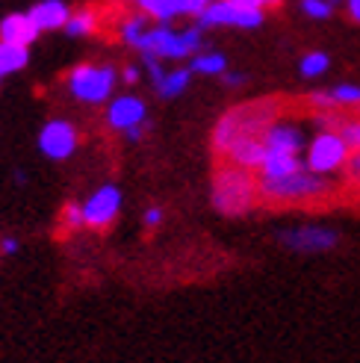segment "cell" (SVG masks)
Masks as SVG:
<instances>
[{
    "label": "cell",
    "instance_id": "obj_20",
    "mask_svg": "<svg viewBox=\"0 0 360 363\" xmlns=\"http://www.w3.org/2000/svg\"><path fill=\"white\" fill-rule=\"evenodd\" d=\"M225 68L227 60L222 53H198L192 60V71H198V74H225Z\"/></svg>",
    "mask_w": 360,
    "mask_h": 363
},
{
    "label": "cell",
    "instance_id": "obj_2",
    "mask_svg": "<svg viewBox=\"0 0 360 363\" xmlns=\"http://www.w3.org/2000/svg\"><path fill=\"white\" fill-rule=\"evenodd\" d=\"M260 201V177L240 166H225L213 177V207L222 216H242Z\"/></svg>",
    "mask_w": 360,
    "mask_h": 363
},
{
    "label": "cell",
    "instance_id": "obj_18",
    "mask_svg": "<svg viewBox=\"0 0 360 363\" xmlns=\"http://www.w3.org/2000/svg\"><path fill=\"white\" fill-rule=\"evenodd\" d=\"M331 60H328V53H322V50H310V53H304L298 68H301V74L304 77H322L328 71Z\"/></svg>",
    "mask_w": 360,
    "mask_h": 363
},
{
    "label": "cell",
    "instance_id": "obj_27",
    "mask_svg": "<svg viewBox=\"0 0 360 363\" xmlns=\"http://www.w3.org/2000/svg\"><path fill=\"white\" fill-rule=\"evenodd\" d=\"M62 222H65L68 228H80V225H86L83 207H77V204H68V207L62 210Z\"/></svg>",
    "mask_w": 360,
    "mask_h": 363
},
{
    "label": "cell",
    "instance_id": "obj_7",
    "mask_svg": "<svg viewBox=\"0 0 360 363\" xmlns=\"http://www.w3.org/2000/svg\"><path fill=\"white\" fill-rule=\"evenodd\" d=\"M71 95L86 104H101L116 86V71L106 65H80L71 71Z\"/></svg>",
    "mask_w": 360,
    "mask_h": 363
},
{
    "label": "cell",
    "instance_id": "obj_25",
    "mask_svg": "<svg viewBox=\"0 0 360 363\" xmlns=\"http://www.w3.org/2000/svg\"><path fill=\"white\" fill-rule=\"evenodd\" d=\"M145 21H142V18H130L128 24H124V30H121V35H124V42L128 45H133V48H139V42H142V35H145L148 30L142 27Z\"/></svg>",
    "mask_w": 360,
    "mask_h": 363
},
{
    "label": "cell",
    "instance_id": "obj_4",
    "mask_svg": "<svg viewBox=\"0 0 360 363\" xmlns=\"http://www.w3.org/2000/svg\"><path fill=\"white\" fill-rule=\"evenodd\" d=\"M349 157H351V148L343 139V133H339L337 127H319L316 136L308 142V157H304V162H308L310 172L334 177L339 172H346Z\"/></svg>",
    "mask_w": 360,
    "mask_h": 363
},
{
    "label": "cell",
    "instance_id": "obj_28",
    "mask_svg": "<svg viewBox=\"0 0 360 363\" xmlns=\"http://www.w3.org/2000/svg\"><path fill=\"white\" fill-rule=\"evenodd\" d=\"M343 174H346V180H351V184H360V151H351L349 166Z\"/></svg>",
    "mask_w": 360,
    "mask_h": 363
},
{
    "label": "cell",
    "instance_id": "obj_16",
    "mask_svg": "<svg viewBox=\"0 0 360 363\" xmlns=\"http://www.w3.org/2000/svg\"><path fill=\"white\" fill-rule=\"evenodd\" d=\"M304 166H308V162L301 157H293V154H266V162L257 174L260 177H283V174H293Z\"/></svg>",
    "mask_w": 360,
    "mask_h": 363
},
{
    "label": "cell",
    "instance_id": "obj_5",
    "mask_svg": "<svg viewBox=\"0 0 360 363\" xmlns=\"http://www.w3.org/2000/svg\"><path fill=\"white\" fill-rule=\"evenodd\" d=\"M201 48V27H192L184 33H174L169 27H157L142 35L139 50L142 57H163V60H184Z\"/></svg>",
    "mask_w": 360,
    "mask_h": 363
},
{
    "label": "cell",
    "instance_id": "obj_23",
    "mask_svg": "<svg viewBox=\"0 0 360 363\" xmlns=\"http://www.w3.org/2000/svg\"><path fill=\"white\" fill-rule=\"evenodd\" d=\"M337 130L343 133V139L349 142L351 151H360V116H343Z\"/></svg>",
    "mask_w": 360,
    "mask_h": 363
},
{
    "label": "cell",
    "instance_id": "obj_15",
    "mask_svg": "<svg viewBox=\"0 0 360 363\" xmlns=\"http://www.w3.org/2000/svg\"><path fill=\"white\" fill-rule=\"evenodd\" d=\"M110 124L118 127V130H130V127L142 124L145 118V104L136 101V98H118L110 104Z\"/></svg>",
    "mask_w": 360,
    "mask_h": 363
},
{
    "label": "cell",
    "instance_id": "obj_29",
    "mask_svg": "<svg viewBox=\"0 0 360 363\" xmlns=\"http://www.w3.org/2000/svg\"><path fill=\"white\" fill-rule=\"evenodd\" d=\"M159 222H163V210H159V207H151V210L145 213V225H148V228H157Z\"/></svg>",
    "mask_w": 360,
    "mask_h": 363
},
{
    "label": "cell",
    "instance_id": "obj_21",
    "mask_svg": "<svg viewBox=\"0 0 360 363\" xmlns=\"http://www.w3.org/2000/svg\"><path fill=\"white\" fill-rule=\"evenodd\" d=\"M186 86H189V71H186V68H180V71H171V74L163 77V83L157 86V92L163 95V98H174V95L184 92Z\"/></svg>",
    "mask_w": 360,
    "mask_h": 363
},
{
    "label": "cell",
    "instance_id": "obj_32",
    "mask_svg": "<svg viewBox=\"0 0 360 363\" xmlns=\"http://www.w3.org/2000/svg\"><path fill=\"white\" fill-rule=\"evenodd\" d=\"M139 80V71L136 68H124V83H136Z\"/></svg>",
    "mask_w": 360,
    "mask_h": 363
},
{
    "label": "cell",
    "instance_id": "obj_3",
    "mask_svg": "<svg viewBox=\"0 0 360 363\" xmlns=\"http://www.w3.org/2000/svg\"><path fill=\"white\" fill-rule=\"evenodd\" d=\"M278 118V104L260 101V104H245L222 116V121L213 130V148L222 157L240 136H263Z\"/></svg>",
    "mask_w": 360,
    "mask_h": 363
},
{
    "label": "cell",
    "instance_id": "obj_13",
    "mask_svg": "<svg viewBox=\"0 0 360 363\" xmlns=\"http://www.w3.org/2000/svg\"><path fill=\"white\" fill-rule=\"evenodd\" d=\"M35 35H39V27L33 24L30 15H6L0 21V42H9V45H33Z\"/></svg>",
    "mask_w": 360,
    "mask_h": 363
},
{
    "label": "cell",
    "instance_id": "obj_19",
    "mask_svg": "<svg viewBox=\"0 0 360 363\" xmlns=\"http://www.w3.org/2000/svg\"><path fill=\"white\" fill-rule=\"evenodd\" d=\"M339 110H360V86L357 83H339L331 89Z\"/></svg>",
    "mask_w": 360,
    "mask_h": 363
},
{
    "label": "cell",
    "instance_id": "obj_33",
    "mask_svg": "<svg viewBox=\"0 0 360 363\" xmlns=\"http://www.w3.org/2000/svg\"><path fill=\"white\" fill-rule=\"evenodd\" d=\"M142 133H145V124H136V127H130V130H128L130 139H142Z\"/></svg>",
    "mask_w": 360,
    "mask_h": 363
},
{
    "label": "cell",
    "instance_id": "obj_14",
    "mask_svg": "<svg viewBox=\"0 0 360 363\" xmlns=\"http://www.w3.org/2000/svg\"><path fill=\"white\" fill-rule=\"evenodd\" d=\"M27 15L33 18V24L39 27V33H42V30L65 27L68 18H71V12H68V6L62 4V0H42V4H35Z\"/></svg>",
    "mask_w": 360,
    "mask_h": 363
},
{
    "label": "cell",
    "instance_id": "obj_36",
    "mask_svg": "<svg viewBox=\"0 0 360 363\" xmlns=\"http://www.w3.org/2000/svg\"><path fill=\"white\" fill-rule=\"evenodd\" d=\"M0 77H4V74H0Z\"/></svg>",
    "mask_w": 360,
    "mask_h": 363
},
{
    "label": "cell",
    "instance_id": "obj_9",
    "mask_svg": "<svg viewBox=\"0 0 360 363\" xmlns=\"http://www.w3.org/2000/svg\"><path fill=\"white\" fill-rule=\"evenodd\" d=\"M263 142H266V154H293V157H301V151L308 148V142H304V130L298 124H293V121H275L263 133Z\"/></svg>",
    "mask_w": 360,
    "mask_h": 363
},
{
    "label": "cell",
    "instance_id": "obj_1",
    "mask_svg": "<svg viewBox=\"0 0 360 363\" xmlns=\"http://www.w3.org/2000/svg\"><path fill=\"white\" fill-rule=\"evenodd\" d=\"M334 189H337L334 177L316 174L308 166L283 177H260V201L266 204H316L331 198Z\"/></svg>",
    "mask_w": 360,
    "mask_h": 363
},
{
    "label": "cell",
    "instance_id": "obj_8",
    "mask_svg": "<svg viewBox=\"0 0 360 363\" xmlns=\"http://www.w3.org/2000/svg\"><path fill=\"white\" fill-rule=\"evenodd\" d=\"M281 242L298 254H325L339 245V233L325 225H298L281 230Z\"/></svg>",
    "mask_w": 360,
    "mask_h": 363
},
{
    "label": "cell",
    "instance_id": "obj_10",
    "mask_svg": "<svg viewBox=\"0 0 360 363\" xmlns=\"http://www.w3.org/2000/svg\"><path fill=\"white\" fill-rule=\"evenodd\" d=\"M121 207V192L116 186H101L89 201L83 204V216H86V225L89 228H106Z\"/></svg>",
    "mask_w": 360,
    "mask_h": 363
},
{
    "label": "cell",
    "instance_id": "obj_26",
    "mask_svg": "<svg viewBox=\"0 0 360 363\" xmlns=\"http://www.w3.org/2000/svg\"><path fill=\"white\" fill-rule=\"evenodd\" d=\"M308 104L313 106L316 113H339V106H337V101H334L331 92H313V95L308 98Z\"/></svg>",
    "mask_w": 360,
    "mask_h": 363
},
{
    "label": "cell",
    "instance_id": "obj_6",
    "mask_svg": "<svg viewBox=\"0 0 360 363\" xmlns=\"http://www.w3.org/2000/svg\"><path fill=\"white\" fill-rule=\"evenodd\" d=\"M266 18V9L245 6L240 0H213V4L198 15V27H260Z\"/></svg>",
    "mask_w": 360,
    "mask_h": 363
},
{
    "label": "cell",
    "instance_id": "obj_30",
    "mask_svg": "<svg viewBox=\"0 0 360 363\" xmlns=\"http://www.w3.org/2000/svg\"><path fill=\"white\" fill-rule=\"evenodd\" d=\"M346 12L354 24H360V0H346Z\"/></svg>",
    "mask_w": 360,
    "mask_h": 363
},
{
    "label": "cell",
    "instance_id": "obj_31",
    "mask_svg": "<svg viewBox=\"0 0 360 363\" xmlns=\"http://www.w3.org/2000/svg\"><path fill=\"white\" fill-rule=\"evenodd\" d=\"M240 4H245V6H257V9H269V6H275L278 0H240Z\"/></svg>",
    "mask_w": 360,
    "mask_h": 363
},
{
    "label": "cell",
    "instance_id": "obj_22",
    "mask_svg": "<svg viewBox=\"0 0 360 363\" xmlns=\"http://www.w3.org/2000/svg\"><path fill=\"white\" fill-rule=\"evenodd\" d=\"M65 30H68L71 35H86V33H92V30H95V12H92V9L71 12Z\"/></svg>",
    "mask_w": 360,
    "mask_h": 363
},
{
    "label": "cell",
    "instance_id": "obj_12",
    "mask_svg": "<svg viewBox=\"0 0 360 363\" xmlns=\"http://www.w3.org/2000/svg\"><path fill=\"white\" fill-rule=\"evenodd\" d=\"M225 162H230V166H240V169H248V172H260L263 162H266V142H263V136H240L227 148Z\"/></svg>",
    "mask_w": 360,
    "mask_h": 363
},
{
    "label": "cell",
    "instance_id": "obj_24",
    "mask_svg": "<svg viewBox=\"0 0 360 363\" xmlns=\"http://www.w3.org/2000/svg\"><path fill=\"white\" fill-rule=\"evenodd\" d=\"M301 12L313 21H325L334 15V0H301Z\"/></svg>",
    "mask_w": 360,
    "mask_h": 363
},
{
    "label": "cell",
    "instance_id": "obj_17",
    "mask_svg": "<svg viewBox=\"0 0 360 363\" xmlns=\"http://www.w3.org/2000/svg\"><path fill=\"white\" fill-rule=\"evenodd\" d=\"M24 65H27V48L0 42V74H12V71H21Z\"/></svg>",
    "mask_w": 360,
    "mask_h": 363
},
{
    "label": "cell",
    "instance_id": "obj_11",
    "mask_svg": "<svg viewBox=\"0 0 360 363\" xmlns=\"http://www.w3.org/2000/svg\"><path fill=\"white\" fill-rule=\"evenodd\" d=\"M39 145H42V154H47L50 160H65L77 148V130L68 121H50L45 124Z\"/></svg>",
    "mask_w": 360,
    "mask_h": 363
},
{
    "label": "cell",
    "instance_id": "obj_35",
    "mask_svg": "<svg viewBox=\"0 0 360 363\" xmlns=\"http://www.w3.org/2000/svg\"><path fill=\"white\" fill-rule=\"evenodd\" d=\"M18 251V242L15 240H4V254H15Z\"/></svg>",
    "mask_w": 360,
    "mask_h": 363
},
{
    "label": "cell",
    "instance_id": "obj_34",
    "mask_svg": "<svg viewBox=\"0 0 360 363\" xmlns=\"http://www.w3.org/2000/svg\"><path fill=\"white\" fill-rule=\"evenodd\" d=\"M225 83L227 86H242V74H225Z\"/></svg>",
    "mask_w": 360,
    "mask_h": 363
}]
</instances>
